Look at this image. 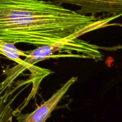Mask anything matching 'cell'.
Wrapping results in <instances>:
<instances>
[{"instance_id": "obj_1", "label": "cell", "mask_w": 122, "mask_h": 122, "mask_svg": "<svg viewBox=\"0 0 122 122\" xmlns=\"http://www.w3.org/2000/svg\"><path fill=\"white\" fill-rule=\"evenodd\" d=\"M122 13L97 17L85 15L45 0H0V40L13 44L51 45L85 30H95Z\"/></svg>"}, {"instance_id": "obj_2", "label": "cell", "mask_w": 122, "mask_h": 122, "mask_svg": "<svg viewBox=\"0 0 122 122\" xmlns=\"http://www.w3.org/2000/svg\"><path fill=\"white\" fill-rule=\"evenodd\" d=\"M89 32L91 31H81L54 44L42 45L33 50L25 51L27 56L23 60L22 64H17L13 67H8L3 70L2 74L5 76V78L1 83V89L4 91L10 89L14 80L26 69L30 71L32 78L42 75L47 69L35 66V64L50 58L74 57V56L77 58H91L96 61L102 60L104 55L99 51L98 45L78 38Z\"/></svg>"}, {"instance_id": "obj_3", "label": "cell", "mask_w": 122, "mask_h": 122, "mask_svg": "<svg viewBox=\"0 0 122 122\" xmlns=\"http://www.w3.org/2000/svg\"><path fill=\"white\" fill-rule=\"evenodd\" d=\"M77 77H72L67 81L48 100L37 108L33 112L23 114L21 112L14 111V117L17 122H46L51 117V113L57 108L58 103L67 92L70 87L77 81Z\"/></svg>"}, {"instance_id": "obj_4", "label": "cell", "mask_w": 122, "mask_h": 122, "mask_svg": "<svg viewBox=\"0 0 122 122\" xmlns=\"http://www.w3.org/2000/svg\"><path fill=\"white\" fill-rule=\"evenodd\" d=\"M60 4L75 5L80 7L77 13L87 15L106 13L107 15L122 13V0H54Z\"/></svg>"}, {"instance_id": "obj_5", "label": "cell", "mask_w": 122, "mask_h": 122, "mask_svg": "<svg viewBox=\"0 0 122 122\" xmlns=\"http://www.w3.org/2000/svg\"><path fill=\"white\" fill-rule=\"evenodd\" d=\"M14 91L7 89L4 91L0 83V122H10L14 117V110L11 104L14 98L10 100Z\"/></svg>"}, {"instance_id": "obj_6", "label": "cell", "mask_w": 122, "mask_h": 122, "mask_svg": "<svg viewBox=\"0 0 122 122\" xmlns=\"http://www.w3.org/2000/svg\"><path fill=\"white\" fill-rule=\"evenodd\" d=\"M0 54L13 61L17 64H21L23 62V60L20 58L21 56L26 57L27 56L25 51L17 49L14 44L2 40H0Z\"/></svg>"}, {"instance_id": "obj_7", "label": "cell", "mask_w": 122, "mask_h": 122, "mask_svg": "<svg viewBox=\"0 0 122 122\" xmlns=\"http://www.w3.org/2000/svg\"><path fill=\"white\" fill-rule=\"evenodd\" d=\"M99 50H106L107 51H116L118 50H122V45H119L117 46H112V47H105V46H98Z\"/></svg>"}]
</instances>
